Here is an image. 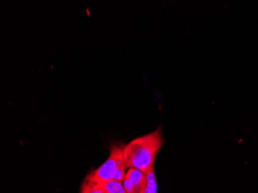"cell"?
Masks as SVG:
<instances>
[{
	"instance_id": "obj_1",
	"label": "cell",
	"mask_w": 258,
	"mask_h": 193,
	"mask_svg": "<svg viewBox=\"0 0 258 193\" xmlns=\"http://www.w3.org/2000/svg\"><path fill=\"white\" fill-rule=\"evenodd\" d=\"M164 143L162 127L123 146L126 168H136L143 172L154 169L155 160Z\"/></svg>"
},
{
	"instance_id": "obj_2",
	"label": "cell",
	"mask_w": 258,
	"mask_h": 193,
	"mask_svg": "<svg viewBox=\"0 0 258 193\" xmlns=\"http://www.w3.org/2000/svg\"><path fill=\"white\" fill-rule=\"evenodd\" d=\"M125 169L123 146L114 145L110 149L108 159L91 173L100 182H107L110 180L122 182L125 176Z\"/></svg>"
},
{
	"instance_id": "obj_3",
	"label": "cell",
	"mask_w": 258,
	"mask_h": 193,
	"mask_svg": "<svg viewBox=\"0 0 258 193\" xmlns=\"http://www.w3.org/2000/svg\"><path fill=\"white\" fill-rule=\"evenodd\" d=\"M122 184L127 193H144L147 185L146 172L136 168H129L125 173Z\"/></svg>"
},
{
	"instance_id": "obj_4",
	"label": "cell",
	"mask_w": 258,
	"mask_h": 193,
	"mask_svg": "<svg viewBox=\"0 0 258 193\" xmlns=\"http://www.w3.org/2000/svg\"><path fill=\"white\" fill-rule=\"evenodd\" d=\"M81 193H107L102 184L90 173L87 175L81 186Z\"/></svg>"
},
{
	"instance_id": "obj_5",
	"label": "cell",
	"mask_w": 258,
	"mask_h": 193,
	"mask_svg": "<svg viewBox=\"0 0 258 193\" xmlns=\"http://www.w3.org/2000/svg\"><path fill=\"white\" fill-rule=\"evenodd\" d=\"M103 188L107 191V193H127L122 182L116 181V180H110L107 182H101Z\"/></svg>"
},
{
	"instance_id": "obj_6",
	"label": "cell",
	"mask_w": 258,
	"mask_h": 193,
	"mask_svg": "<svg viewBox=\"0 0 258 193\" xmlns=\"http://www.w3.org/2000/svg\"><path fill=\"white\" fill-rule=\"evenodd\" d=\"M146 178H147V185L144 193H157V182H156L154 169L146 172Z\"/></svg>"
}]
</instances>
